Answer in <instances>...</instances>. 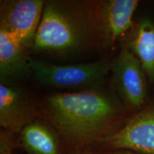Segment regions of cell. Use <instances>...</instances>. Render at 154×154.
Here are the masks:
<instances>
[{
	"instance_id": "obj_1",
	"label": "cell",
	"mask_w": 154,
	"mask_h": 154,
	"mask_svg": "<svg viewBox=\"0 0 154 154\" xmlns=\"http://www.w3.org/2000/svg\"><path fill=\"white\" fill-rule=\"evenodd\" d=\"M47 101L59 130L76 142L94 139L121 111L117 100L99 89L54 94Z\"/></svg>"
},
{
	"instance_id": "obj_2",
	"label": "cell",
	"mask_w": 154,
	"mask_h": 154,
	"mask_svg": "<svg viewBox=\"0 0 154 154\" xmlns=\"http://www.w3.org/2000/svg\"><path fill=\"white\" fill-rule=\"evenodd\" d=\"M89 32L88 19L72 3L48 2L32 48L36 51L71 54L85 45Z\"/></svg>"
},
{
	"instance_id": "obj_3",
	"label": "cell",
	"mask_w": 154,
	"mask_h": 154,
	"mask_svg": "<svg viewBox=\"0 0 154 154\" xmlns=\"http://www.w3.org/2000/svg\"><path fill=\"white\" fill-rule=\"evenodd\" d=\"M32 74L42 85L79 92L99 89L111 71L107 60L57 65L31 59Z\"/></svg>"
},
{
	"instance_id": "obj_4",
	"label": "cell",
	"mask_w": 154,
	"mask_h": 154,
	"mask_svg": "<svg viewBox=\"0 0 154 154\" xmlns=\"http://www.w3.org/2000/svg\"><path fill=\"white\" fill-rule=\"evenodd\" d=\"M44 5L42 0L2 1L0 30L11 34L26 48L32 47Z\"/></svg>"
},
{
	"instance_id": "obj_5",
	"label": "cell",
	"mask_w": 154,
	"mask_h": 154,
	"mask_svg": "<svg viewBox=\"0 0 154 154\" xmlns=\"http://www.w3.org/2000/svg\"><path fill=\"white\" fill-rule=\"evenodd\" d=\"M113 83L119 95L127 104L140 109L148 96L146 74L138 58L125 46L111 63Z\"/></svg>"
},
{
	"instance_id": "obj_6",
	"label": "cell",
	"mask_w": 154,
	"mask_h": 154,
	"mask_svg": "<svg viewBox=\"0 0 154 154\" xmlns=\"http://www.w3.org/2000/svg\"><path fill=\"white\" fill-rule=\"evenodd\" d=\"M104 140L111 149L154 154V106L135 115L121 129Z\"/></svg>"
},
{
	"instance_id": "obj_7",
	"label": "cell",
	"mask_w": 154,
	"mask_h": 154,
	"mask_svg": "<svg viewBox=\"0 0 154 154\" xmlns=\"http://www.w3.org/2000/svg\"><path fill=\"white\" fill-rule=\"evenodd\" d=\"M34 109L20 89L0 84V124L11 131H19L30 123Z\"/></svg>"
},
{
	"instance_id": "obj_8",
	"label": "cell",
	"mask_w": 154,
	"mask_h": 154,
	"mask_svg": "<svg viewBox=\"0 0 154 154\" xmlns=\"http://www.w3.org/2000/svg\"><path fill=\"white\" fill-rule=\"evenodd\" d=\"M31 58L26 47L16 38L0 30V77L1 83L26 77L32 74Z\"/></svg>"
},
{
	"instance_id": "obj_9",
	"label": "cell",
	"mask_w": 154,
	"mask_h": 154,
	"mask_svg": "<svg viewBox=\"0 0 154 154\" xmlns=\"http://www.w3.org/2000/svg\"><path fill=\"white\" fill-rule=\"evenodd\" d=\"M128 48L140 61L148 78L154 81V23L151 20L140 19L131 34Z\"/></svg>"
},
{
	"instance_id": "obj_10",
	"label": "cell",
	"mask_w": 154,
	"mask_h": 154,
	"mask_svg": "<svg viewBox=\"0 0 154 154\" xmlns=\"http://www.w3.org/2000/svg\"><path fill=\"white\" fill-rule=\"evenodd\" d=\"M138 0H109L103 3L102 15L111 40L124 34L133 26V15Z\"/></svg>"
},
{
	"instance_id": "obj_11",
	"label": "cell",
	"mask_w": 154,
	"mask_h": 154,
	"mask_svg": "<svg viewBox=\"0 0 154 154\" xmlns=\"http://www.w3.org/2000/svg\"><path fill=\"white\" fill-rule=\"evenodd\" d=\"M22 142L31 154H59L57 140L47 126L29 123L22 130Z\"/></svg>"
},
{
	"instance_id": "obj_12",
	"label": "cell",
	"mask_w": 154,
	"mask_h": 154,
	"mask_svg": "<svg viewBox=\"0 0 154 154\" xmlns=\"http://www.w3.org/2000/svg\"><path fill=\"white\" fill-rule=\"evenodd\" d=\"M14 143L5 133H2L0 138V154H11Z\"/></svg>"
},
{
	"instance_id": "obj_13",
	"label": "cell",
	"mask_w": 154,
	"mask_h": 154,
	"mask_svg": "<svg viewBox=\"0 0 154 154\" xmlns=\"http://www.w3.org/2000/svg\"><path fill=\"white\" fill-rule=\"evenodd\" d=\"M113 154H136L134 153H130V152H124V151H120V152H116Z\"/></svg>"
}]
</instances>
